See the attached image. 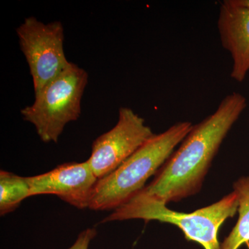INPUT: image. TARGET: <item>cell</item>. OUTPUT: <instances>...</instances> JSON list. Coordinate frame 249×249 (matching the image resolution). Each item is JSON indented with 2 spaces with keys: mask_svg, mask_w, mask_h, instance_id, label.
Segmentation results:
<instances>
[{
  "mask_svg": "<svg viewBox=\"0 0 249 249\" xmlns=\"http://www.w3.org/2000/svg\"><path fill=\"white\" fill-rule=\"evenodd\" d=\"M246 107L240 93L223 98L214 112L193 126L142 191L166 205L199 193L223 141Z\"/></svg>",
  "mask_w": 249,
  "mask_h": 249,
  "instance_id": "6da1fadb",
  "label": "cell"
},
{
  "mask_svg": "<svg viewBox=\"0 0 249 249\" xmlns=\"http://www.w3.org/2000/svg\"><path fill=\"white\" fill-rule=\"evenodd\" d=\"M193 126L188 121L178 122L162 133L154 134L117 169L98 179L89 209L114 211L142 191L149 178L164 164Z\"/></svg>",
  "mask_w": 249,
  "mask_h": 249,
  "instance_id": "7a4b0ae2",
  "label": "cell"
},
{
  "mask_svg": "<svg viewBox=\"0 0 249 249\" xmlns=\"http://www.w3.org/2000/svg\"><path fill=\"white\" fill-rule=\"evenodd\" d=\"M238 206V198L233 191L214 204L184 213L172 211L164 203L142 191L101 223L135 219L169 223L179 228L187 240L200 244L205 249H220L218 232L227 219L235 216Z\"/></svg>",
  "mask_w": 249,
  "mask_h": 249,
  "instance_id": "3957f363",
  "label": "cell"
},
{
  "mask_svg": "<svg viewBox=\"0 0 249 249\" xmlns=\"http://www.w3.org/2000/svg\"><path fill=\"white\" fill-rule=\"evenodd\" d=\"M88 82L87 71L70 62L65 71L35 94L31 106L21 110L23 119L34 124L41 141L58 142L66 124L80 117Z\"/></svg>",
  "mask_w": 249,
  "mask_h": 249,
  "instance_id": "277c9868",
  "label": "cell"
},
{
  "mask_svg": "<svg viewBox=\"0 0 249 249\" xmlns=\"http://www.w3.org/2000/svg\"><path fill=\"white\" fill-rule=\"evenodd\" d=\"M16 32L37 94L70 65L64 51L63 27L58 21L45 24L29 17Z\"/></svg>",
  "mask_w": 249,
  "mask_h": 249,
  "instance_id": "5b68a950",
  "label": "cell"
},
{
  "mask_svg": "<svg viewBox=\"0 0 249 249\" xmlns=\"http://www.w3.org/2000/svg\"><path fill=\"white\" fill-rule=\"evenodd\" d=\"M154 134L144 119L130 108L121 107L117 124L93 142L91 156L87 161L98 179L105 178Z\"/></svg>",
  "mask_w": 249,
  "mask_h": 249,
  "instance_id": "8992f818",
  "label": "cell"
},
{
  "mask_svg": "<svg viewBox=\"0 0 249 249\" xmlns=\"http://www.w3.org/2000/svg\"><path fill=\"white\" fill-rule=\"evenodd\" d=\"M31 196L55 195L78 209H89L98 178L88 161L58 165L48 173L27 178Z\"/></svg>",
  "mask_w": 249,
  "mask_h": 249,
  "instance_id": "52a82bcc",
  "label": "cell"
},
{
  "mask_svg": "<svg viewBox=\"0 0 249 249\" xmlns=\"http://www.w3.org/2000/svg\"><path fill=\"white\" fill-rule=\"evenodd\" d=\"M217 28L223 48L232 59L231 77L242 83L249 71V8L237 0L220 4Z\"/></svg>",
  "mask_w": 249,
  "mask_h": 249,
  "instance_id": "ba28073f",
  "label": "cell"
},
{
  "mask_svg": "<svg viewBox=\"0 0 249 249\" xmlns=\"http://www.w3.org/2000/svg\"><path fill=\"white\" fill-rule=\"evenodd\" d=\"M233 189L238 198V220L220 249H239L249 242V177L239 178L234 183Z\"/></svg>",
  "mask_w": 249,
  "mask_h": 249,
  "instance_id": "9c48e42d",
  "label": "cell"
},
{
  "mask_svg": "<svg viewBox=\"0 0 249 249\" xmlns=\"http://www.w3.org/2000/svg\"><path fill=\"white\" fill-rule=\"evenodd\" d=\"M31 196L27 178L9 172L0 171V214L4 216L18 208L24 199Z\"/></svg>",
  "mask_w": 249,
  "mask_h": 249,
  "instance_id": "30bf717a",
  "label": "cell"
},
{
  "mask_svg": "<svg viewBox=\"0 0 249 249\" xmlns=\"http://www.w3.org/2000/svg\"><path fill=\"white\" fill-rule=\"evenodd\" d=\"M97 235L95 229H87L82 231L72 247L69 249H88L90 242Z\"/></svg>",
  "mask_w": 249,
  "mask_h": 249,
  "instance_id": "8fae6325",
  "label": "cell"
},
{
  "mask_svg": "<svg viewBox=\"0 0 249 249\" xmlns=\"http://www.w3.org/2000/svg\"><path fill=\"white\" fill-rule=\"evenodd\" d=\"M239 4L249 8V0H237Z\"/></svg>",
  "mask_w": 249,
  "mask_h": 249,
  "instance_id": "7c38bea8",
  "label": "cell"
}]
</instances>
